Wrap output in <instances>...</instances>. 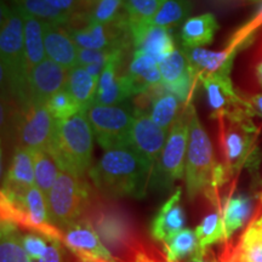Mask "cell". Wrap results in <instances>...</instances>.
<instances>
[{
	"mask_svg": "<svg viewBox=\"0 0 262 262\" xmlns=\"http://www.w3.org/2000/svg\"><path fill=\"white\" fill-rule=\"evenodd\" d=\"M15 9L22 16L41 19L49 24L66 26L73 19L75 15L60 11L56 8L49 4L47 0H12Z\"/></svg>",
	"mask_w": 262,
	"mask_h": 262,
	"instance_id": "4316f807",
	"label": "cell"
},
{
	"mask_svg": "<svg viewBox=\"0 0 262 262\" xmlns=\"http://www.w3.org/2000/svg\"><path fill=\"white\" fill-rule=\"evenodd\" d=\"M225 262H262V214L248 226Z\"/></svg>",
	"mask_w": 262,
	"mask_h": 262,
	"instance_id": "603a6c76",
	"label": "cell"
},
{
	"mask_svg": "<svg viewBox=\"0 0 262 262\" xmlns=\"http://www.w3.org/2000/svg\"><path fill=\"white\" fill-rule=\"evenodd\" d=\"M250 103L254 108V112H256L258 116L262 117V94H257L251 97Z\"/></svg>",
	"mask_w": 262,
	"mask_h": 262,
	"instance_id": "7bdbcfd3",
	"label": "cell"
},
{
	"mask_svg": "<svg viewBox=\"0 0 262 262\" xmlns=\"http://www.w3.org/2000/svg\"><path fill=\"white\" fill-rule=\"evenodd\" d=\"M169 134L153 122L148 114H137L131 131L130 147L155 166Z\"/></svg>",
	"mask_w": 262,
	"mask_h": 262,
	"instance_id": "4fadbf2b",
	"label": "cell"
},
{
	"mask_svg": "<svg viewBox=\"0 0 262 262\" xmlns=\"http://www.w3.org/2000/svg\"><path fill=\"white\" fill-rule=\"evenodd\" d=\"M251 199L247 195L238 194L231 196L222 210L226 241L242 228L248 221L251 212Z\"/></svg>",
	"mask_w": 262,
	"mask_h": 262,
	"instance_id": "83f0119b",
	"label": "cell"
},
{
	"mask_svg": "<svg viewBox=\"0 0 262 262\" xmlns=\"http://www.w3.org/2000/svg\"><path fill=\"white\" fill-rule=\"evenodd\" d=\"M38 262H63L62 251L58 241H54V243L48 245L47 251Z\"/></svg>",
	"mask_w": 262,
	"mask_h": 262,
	"instance_id": "b9f144b4",
	"label": "cell"
},
{
	"mask_svg": "<svg viewBox=\"0 0 262 262\" xmlns=\"http://www.w3.org/2000/svg\"><path fill=\"white\" fill-rule=\"evenodd\" d=\"M47 201L49 221L63 229L84 217L91 203L90 188L83 178L61 170Z\"/></svg>",
	"mask_w": 262,
	"mask_h": 262,
	"instance_id": "8992f818",
	"label": "cell"
},
{
	"mask_svg": "<svg viewBox=\"0 0 262 262\" xmlns=\"http://www.w3.org/2000/svg\"><path fill=\"white\" fill-rule=\"evenodd\" d=\"M189 67L199 78L221 71L226 66L232 64L235 52L226 48L221 51H211L203 48H185Z\"/></svg>",
	"mask_w": 262,
	"mask_h": 262,
	"instance_id": "44dd1931",
	"label": "cell"
},
{
	"mask_svg": "<svg viewBox=\"0 0 262 262\" xmlns=\"http://www.w3.org/2000/svg\"><path fill=\"white\" fill-rule=\"evenodd\" d=\"M130 34L136 51L155 57L158 63L175 50L168 28L152 25L150 22H129Z\"/></svg>",
	"mask_w": 262,
	"mask_h": 262,
	"instance_id": "5bb4252c",
	"label": "cell"
},
{
	"mask_svg": "<svg viewBox=\"0 0 262 262\" xmlns=\"http://www.w3.org/2000/svg\"><path fill=\"white\" fill-rule=\"evenodd\" d=\"M44 47L49 60L56 62L64 70L70 71L78 64V48L71 33L63 26L45 22Z\"/></svg>",
	"mask_w": 262,
	"mask_h": 262,
	"instance_id": "9a60e30c",
	"label": "cell"
},
{
	"mask_svg": "<svg viewBox=\"0 0 262 262\" xmlns=\"http://www.w3.org/2000/svg\"><path fill=\"white\" fill-rule=\"evenodd\" d=\"M47 107L57 122L68 119V118L83 111L66 89L58 91L54 96H51L50 100L47 102Z\"/></svg>",
	"mask_w": 262,
	"mask_h": 262,
	"instance_id": "d590c367",
	"label": "cell"
},
{
	"mask_svg": "<svg viewBox=\"0 0 262 262\" xmlns=\"http://www.w3.org/2000/svg\"><path fill=\"white\" fill-rule=\"evenodd\" d=\"M0 55L2 73L6 74L15 93L25 100L27 77L25 72L24 18L15 8L10 9L4 4L2 5Z\"/></svg>",
	"mask_w": 262,
	"mask_h": 262,
	"instance_id": "52a82bcc",
	"label": "cell"
},
{
	"mask_svg": "<svg viewBox=\"0 0 262 262\" xmlns=\"http://www.w3.org/2000/svg\"><path fill=\"white\" fill-rule=\"evenodd\" d=\"M194 232L202 251L211 247L212 244L226 241L222 212H212V214L205 216Z\"/></svg>",
	"mask_w": 262,
	"mask_h": 262,
	"instance_id": "d6a6232c",
	"label": "cell"
},
{
	"mask_svg": "<svg viewBox=\"0 0 262 262\" xmlns=\"http://www.w3.org/2000/svg\"><path fill=\"white\" fill-rule=\"evenodd\" d=\"M185 226V211L181 205V188L169 196L160 206L150 225V234L157 242L166 243L172 235L182 231Z\"/></svg>",
	"mask_w": 262,
	"mask_h": 262,
	"instance_id": "e0dca14e",
	"label": "cell"
},
{
	"mask_svg": "<svg viewBox=\"0 0 262 262\" xmlns=\"http://www.w3.org/2000/svg\"><path fill=\"white\" fill-rule=\"evenodd\" d=\"M168 262H170V261H168ZM189 262H208V261H204V260H202V258L194 257V258H193V260H192V261H189Z\"/></svg>",
	"mask_w": 262,
	"mask_h": 262,
	"instance_id": "f6af8a7d",
	"label": "cell"
},
{
	"mask_svg": "<svg viewBox=\"0 0 262 262\" xmlns=\"http://www.w3.org/2000/svg\"><path fill=\"white\" fill-rule=\"evenodd\" d=\"M124 2H125V0H124Z\"/></svg>",
	"mask_w": 262,
	"mask_h": 262,
	"instance_id": "c3c4849f",
	"label": "cell"
},
{
	"mask_svg": "<svg viewBox=\"0 0 262 262\" xmlns=\"http://www.w3.org/2000/svg\"><path fill=\"white\" fill-rule=\"evenodd\" d=\"M164 0H125L129 22H149Z\"/></svg>",
	"mask_w": 262,
	"mask_h": 262,
	"instance_id": "8d00e7d4",
	"label": "cell"
},
{
	"mask_svg": "<svg viewBox=\"0 0 262 262\" xmlns=\"http://www.w3.org/2000/svg\"><path fill=\"white\" fill-rule=\"evenodd\" d=\"M189 63L185 51L175 49L159 62V71L162 74V84L170 85L178 81L188 71Z\"/></svg>",
	"mask_w": 262,
	"mask_h": 262,
	"instance_id": "836d02e7",
	"label": "cell"
},
{
	"mask_svg": "<svg viewBox=\"0 0 262 262\" xmlns=\"http://www.w3.org/2000/svg\"><path fill=\"white\" fill-rule=\"evenodd\" d=\"M261 26H262V5L260 6V9L257 10L256 14L254 15V17L251 18L250 21H248L243 27L239 28L238 31L234 33V35L232 37L231 41H229V44L227 45V48L229 50L237 52L239 47H241L242 44H244V42L247 41L248 39L250 38L255 32H256V29L261 27Z\"/></svg>",
	"mask_w": 262,
	"mask_h": 262,
	"instance_id": "74e56055",
	"label": "cell"
},
{
	"mask_svg": "<svg viewBox=\"0 0 262 262\" xmlns=\"http://www.w3.org/2000/svg\"><path fill=\"white\" fill-rule=\"evenodd\" d=\"M35 185L32 150L17 147L6 175V192L22 193Z\"/></svg>",
	"mask_w": 262,
	"mask_h": 262,
	"instance_id": "d6986e66",
	"label": "cell"
},
{
	"mask_svg": "<svg viewBox=\"0 0 262 262\" xmlns=\"http://www.w3.org/2000/svg\"><path fill=\"white\" fill-rule=\"evenodd\" d=\"M94 136L104 150L130 146L135 117L129 104H91L86 110Z\"/></svg>",
	"mask_w": 262,
	"mask_h": 262,
	"instance_id": "ba28073f",
	"label": "cell"
},
{
	"mask_svg": "<svg viewBox=\"0 0 262 262\" xmlns=\"http://www.w3.org/2000/svg\"><path fill=\"white\" fill-rule=\"evenodd\" d=\"M153 166L133 147L108 149L91 168L89 176L95 187L110 198L145 195Z\"/></svg>",
	"mask_w": 262,
	"mask_h": 262,
	"instance_id": "6da1fadb",
	"label": "cell"
},
{
	"mask_svg": "<svg viewBox=\"0 0 262 262\" xmlns=\"http://www.w3.org/2000/svg\"><path fill=\"white\" fill-rule=\"evenodd\" d=\"M61 231L63 243L71 248L81 261L119 262L102 243L86 217H81Z\"/></svg>",
	"mask_w": 262,
	"mask_h": 262,
	"instance_id": "8fae6325",
	"label": "cell"
},
{
	"mask_svg": "<svg viewBox=\"0 0 262 262\" xmlns=\"http://www.w3.org/2000/svg\"><path fill=\"white\" fill-rule=\"evenodd\" d=\"M123 6H125L124 0H96L88 14V19L106 26L116 24Z\"/></svg>",
	"mask_w": 262,
	"mask_h": 262,
	"instance_id": "e575fe53",
	"label": "cell"
},
{
	"mask_svg": "<svg viewBox=\"0 0 262 262\" xmlns=\"http://www.w3.org/2000/svg\"><path fill=\"white\" fill-rule=\"evenodd\" d=\"M35 186L48 196L61 172L60 164L49 149L32 150Z\"/></svg>",
	"mask_w": 262,
	"mask_h": 262,
	"instance_id": "484cf974",
	"label": "cell"
},
{
	"mask_svg": "<svg viewBox=\"0 0 262 262\" xmlns=\"http://www.w3.org/2000/svg\"><path fill=\"white\" fill-rule=\"evenodd\" d=\"M81 262H86V261H81Z\"/></svg>",
	"mask_w": 262,
	"mask_h": 262,
	"instance_id": "7dc6e473",
	"label": "cell"
},
{
	"mask_svg": "<svg viewBox=\"0 0 262 262\" xmlns=\"http://www.w3.org/2000/svg\"><path fill=\"white\" fill-rule=\"evenodd\" d=\"M93 2H96V0H93Z\"/></svg>",
	"mask_w": 262,
	"mask_h": 262,
	"instance_id": "bcb514c9",
	"label": "cell"
},
{
	"mask_svg": "<svg viewBox=\"0 0 262 262\" xmlns=\"http://www.w3.org/2000/svg\"><path fill=\"white\" fill-rule=\"evenodd\" d=\"M31 262H33V261H31Z\"/></svg>",
	"mask_w": 262,
	"mask_h": 262,
	"instance_id": "681fc988",
	"label": "cell"
},
{
	"mask_svg": "<svg viewBox=\"0 0 262 262\" xmlns=\"http://www.w3.org/2000/svg\"><path fill=\"white\" fill-rule=\"evenodd\" d=\"M98 80V78L93 77L84 67L77 66L68 71L64 89L79 104L81 110L86 111L96 97Z\"/></svg>",
	"mask_w": 262,
	"mask_h": 262,
	"instance_id": "cb8c5ba5",
	"label": "cell"
},
{
	"mask_svg": "<svg viewBox=\"0 0 262 262\" xmlns=\"http://www.w3.org/2000/svg\"><path fill=\"white\" fill-rule=\"evenodd\" d=\"M94 149V133L86 111H80L68 119L57 122V130L50 152L61 170L85 178L90 172Z\"/></svg>",
	"mask_w": 262,
	"mask_h": 262,
	"instance_id": "3957f363",
	"label": "cell"
},
{
	"mask_svg": "<svg viewBox=\"0 0 262 262\" xmlns=\"http://www.w3.org/2000/svg\"><path fill=\"white\" fill-rule=\"evenodd\" d=\"M191 104L179 114L178 119L169 131L165 146L152 170L149 188L157 192H166L171 189L178 180L185 173L186 157H187L189 117Z\"/></svg>",
	"mask_w": 262,
	"mask_h": 262,
	"instance_id": "5b68a950",
	"label": "cell"
},
{
	"mask_svg": "<svg viewBox=\"0 0 262 262\" xmlns=\"http://www.w3.org/2000/svg\"><path fill=\"white\" fill-rule=\"evenodd\" d=\"M67 75V70L45 58L28 74L25 104H47L51 96L64 89Z\"/></svg>",
	"mask_w": 262,
	"mask_h": 262,
	"instance_id": "7c38bea8",
	"label": "cell"
},
{
	"mask_svg": "<svg viewBox=\"0 0 262 262\" xmlns=\"http://www.w3.org/2000/svg\"><path fill=\"white\" fill-rule=\"evenodd\" d=\"M191 108L187 157H186V187L189 199H195L202 193L211 195L212 179L217 164L215 163L214 149L208 134L196 116L194 107Z\"/></svg>",
	"mask_w": 262,
	"mask_h": 262,
	"instance_id": "277c9868",
	"label": "cell"
},
{
	"mask_svg": "<svg viewBox=\"0 0 262 262\" xmlns=\"http://www.w3.org/2000/svg\"><path fill=\"white\" fill-rule=\"evenodd\" d=\"M191 0H164L149 22L160 27H173L182 22L185 24L191 14Z\"/></svg>",
	"mask_w": 262,
	"mask_h": 262,
	"instance_id": "4dcf8cb0",
	"label": "cell"
},
{
	"mask_svg": "<svg viewBox=\"0 0 262 262\" xmlns=\"http://www.w3.org/2000/svg\"><path fill=\"white\" fill-rule=\"evenodd\" d=\"M127 77L133 83L135 95L142 94L149 88L162 83L158 61L155 57L139 51H135L133 61L130 62Z\"/></svg>",
	"mask_w": 262,
	"mask_h": 262,
	"instance_id": "7402d4cb",
	"label": "cell"
},
{
	"mask_svg": "<svg viewBox=\"0 0 262 262\" xmlns=\"http://www.w3.org/2000/svg\"><path fill=\"white\" fill-rule=\"evenodd\" d=\"M113 50V49H112ZM112 50H89V49H78V64L86 67L90 64H106L110 52Z\"/></svg>",
	"mask_w": 262,
	"mask_h": 262,
	"instance_id": "60d3db41",
	"label": "cell"
},
{
	"mask_svg": "<svg viewBox=\"0 0 262 262\" xmlns=\"http://www.w3.org/2000/svg\"><path fill=\"white\" fill-rule=\"evenodd\" d=\"M117 24V22H116ZM95 24L88 19L85 26L70 31L72 38L79 49H89V50H112L119 48L117 45L118 26ZM120 49V48H119Z\"/></svg>",
	"mask_w": 262,
	"mask_h": 262,
	"instance_id": "ac0fdd59",
	"label": "cell"
},
{
	"mask_svg": "<svg viewBox=\"0 0 262 262\" xmlns=\"http://www.w3.org/2000/svg\"><path fill=\"white\" fill-rule=\"evenodd\" d=\"M86 219L102 243L119 262H155L146 243L125 212L111 205L90 203Z\"/></svg>",
	"mask_w": 262,
	"mask_h": 262,
	"instance_id": "7a4b0ae2",
	"label": "cell"
},
{
	"mask_svg": "<svg viewBox=\"0 0 262 262\" xmlns=\"http://www.w3.org/2000/svg\"><path fill=\"white\" fill-rule=\"evenodd\" d=\"M255 129L251 124L232 123L224 135V152L228 169H239L254 150Z\"/></svg>",
	"mask_w": 262,
	"mask_h": 262,
	"instance_id": "2e32d148",
	"label": "cell"
},
{
	"mask_svg": "<svg viewBox=\"0 0 262 262\" xmlns=\"http://www.w3.org/2000/svg\"><path fill=\"white\" fill-rule=\"evenodd\" d=\"M24 247L32 261H39L47 251L48 244L37 233H27L24 235Z\"/></svg>",
	"mask_w": 262,
	"mask_h": 262,
	"instance_id": "ab89813d",
	"label": "cell"
},
{
	"mask_svg": "<svg viewBox=\"0 0 262 262\" xmlns=\"http://www.w3.org/2000/svg\"><path fill=\"white\" fill-rule=\"evenodd\" d=\"M232 64L226 66L221 71L201 77L204 85L208 101L214 113L220 117H226L232 123L245 124L250 114L254 112L251 103L245 102L238 96L233 89L229 78Z\"/></svg>",
	"mask_w": 262,
	"mask_h": 262,
	"instance_id": "9c48e42d",
	"label": "cell"
},
{
	"mask_svg": "<svg viewBox=\"0 0 262 262\" xmlns=\"http://www.w3.org/2000/svg\"><path fill=\"white\" fill-rule=\"evenodd\" d=\"M57 130V120L47 104H29L18 125V146L24 148L51 149Z\"/></svg>",
	"mask_w": 262,
	"mask_h": 262,
	"instance_id": "30bf717a",
	"label": "cell"
},
{
	"mask_svg": "<svg viewBox=\"0 0 262 262\" xmlns=\"http://www.w3.org/2000/svg\"><path fill=\"white\" fill-rule=\"evenodd\" d=\"M195 75L196 74L193 72L192 68L189 67L188 71L185 73V75H183L182 78H180L178 81H175V83L170 85H163V86L164 89H165V91L175 95L181 102H185L189 96V93H191L193 84H194Z\"/></svg>",
	"mask_w": 262,
	"mask_h": 262,
	"instance_id": "f35d334b",
	"label": "cell"
},
{
	"mask_svg": "<svg viewBox=\"0 0 262 262\" xmlns=\"http://www.w3.org/2000/svg\"><path fill=\"white\" fill-rule=\"evenodd\" d=\"M24 247V237L11 222L3 221L0 262H31Z\"/></svg>",
	"mask_w": 262,
	"mask_h": 262,
	"instance_id": "f1b7e54d",
	"label": "cell"
},
{
	"mask_svg": "<svg viewBox=\"0 0 262 262\" xmlns=\"http://www.w3.org/2000/svg\"><path fill=\"white\" fill-rule=\"evenodd\" d=\"M164 245H165L166 261L170 262H180L183 258L202 251L195 232L188 228H183L179 233L172 235Z\"/></svg>",
	"mask_w": 262,
	"mask_h": 262,
	"instance_id": "1f68e13d",
	"label": "cell"
},
{
	"mask_svg": "<svg viewBox=\"0 0 262 262\" xmlns=\"http://www.w3.org/2000/svg\"><path fill=\"white\" fill-rule=\"evenodd\" d=\"M22 16V15H21ZM24 18V41H25V72L26 77L37 66L47 58L44 47V21L22 16Z\"/></svg>",
	"mask_w": 262,
	"mask_h": 262,
	"instance_id": "ffe728a7",
	"label": "cell"
},
{
	"mask_svg": "<svg viewBox=\"0 0 262 262\" xmlns=\"http://www.w3.org/2000/svg\"><path fill=\"white\" fill-rule=\"evenodd\" d=\"M219 24L212 14H203L189 17L181 29V39L185 48H202L215 37Z\"/></svg>",
	"mask_w": 262,
	"mask_h": 262,
	"instance_id": "d4e9b609",
	"label": "cell"
},
{
	"mask_svg": "<svg viewBox=\"0 0 262 262\" xmlns=\"http://www.w3.org/2000/svg\"><path fill=\"white\" fill-rule=\"evenodd\" d=\"M256 74H257V79H258V83H260L261 88H262V61L258 63L257 68H256Z\"/></svg>",
	"mask_w": 262,
	"mask_h": 262,
	"instance_id": "ee69618b",
	"label": "cell"
},
{
	"mask_svg": "<svg viewBox=\"0 0 262 262\" xmlns=\"http://www.w3.org/2000/svg\"><path fill=\"white\" fill-rule=\"evenodd\" d=\"M180 103L181 101L175 95L166 91L165 94L158 95L153 101L149 116L157 125L169 134L180 114Z\"/></svg>",
	"mask_w": 262,
	"mask_h": 262,
	"instance_id": "f546056e",
	"label": "cell"
}]
</instances>
